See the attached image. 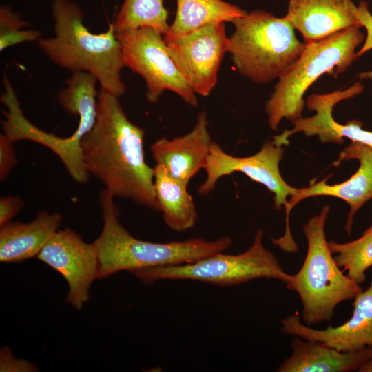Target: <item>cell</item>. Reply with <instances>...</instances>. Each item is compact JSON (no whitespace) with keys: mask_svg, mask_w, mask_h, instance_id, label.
I'll list each match as a JSON object with an SVG mask.
<instances>
[{"mask_svg":"<svg viewBox=\"0 0 372 372\" xmlns=\"http://www.w3.org/2000/svg\"><path fill=\"white\" fill-rule=\"evenodd\" d=\"M145 131L127 116L118 97L101 89L92 128L81 141L84 166L113 197L158 211L154 167L145 161Z\"/></svg>","mask_w":372,"mask_h":372,"instance_id":"1","label":"cell"},{"mask_svg":"<svg viewBox=\"0 0 372 372\" xmlns=\"http://www.w3.org/2000/svg\"><path fill=\"white\" fill-rule=\"evenodd\" d=\"M52 37L37 42L48 59L72 72H87L96 78L101 89L117 97L126 87L121 77L125 67L122 50L112 23L105 32L94 34L83 23V13L70 0H53Z\"/></svg>","mask_w":372,"mask_h":372,"instance_id":"2","label":"cell"},{"mask_svg":"<svg viewBox=\"0 0 372 372\" xmlns=\"http://www.w3.org/2000/svg\"><path fill=\"white\" fill-rule=\"evenodd\" d=\"M106 189L99 194L103 220L100 235L93 242L99 258L98 279L122 271L193 262L206 256L223 252L232 244L229 236L214 240L201 238L183 241L154 242L132 236L119 220V207Z\"/></svg>","mask_w":372,"mask_h":372,"instance_id":"3","label":"cell"},{"mask_svg":"<svg viewBox=\"0 0 372 372\" xmlns=\"http://www.w3.org/2000/svg\"><path fill=\"white\" fill-rule=\"evenodd\" d=\"M232 23L234 31L229 37L227 53L238 72L256 83L278 79L306 47L286 16L255 10Z\"/></svg>","mask_w":372,"mask_h":372,"instance_id":"4","label":"cell"},{"mask_svg":"<svg viewBox=\"0 0 372 372\" xmlns=\"http://www.w3.org/2000/svg\"><path fill=\"white\" fill-rule=\"evenodd\" d=\"M355 25L339 31L306 47L298 60L278 79L266 103L268 124L276 130L282 118L291 122L302 117L304 95L320 76L338 75L358 59L356 48L365 39Z\"/></svg>","mask_w":372,"mask_h":372,"instance_id":"5","label":"cell"},{"mask_svg":"<svg viewBox=\"0 0 372 372\" xmlns=\"http://www.w3.org/2000/svg\"><path fill=\"white\" fill-rule=\"evenodd\" d=\"M329 210L326 205L304 225L307 251L289 288L300 297L302 318L309 326L329 322L340 303L354 299L362 291L360 284L341 270L330 250L324 230Z\"/></svg>","mask_w":372,"mask_h":372,"instance_id":"6","label":"cell"},{"mask_svg":"<svg viewBox=\"0 0 372 372\" xmlns=\"http://www.w3.org/2000/svg\"><path fill=\"white\" fill-rule=\"evenodd\" d=\"M264 232L258 230L250 247L238 254L216 253L190 263L143 268L131 273L145 284L160 280H193L231 287L254 279L278 280L289 289L294 275L287 273L274 254L263 245Z\"/></svg>","mask_w":372,"mask_h":372,"instance_id":"7","label":"cell"},{"mask_svg":"<svg viewBox=\"0 0 372 372\" xmlns=\"http://www.w3.org/2000/svg\"><path fill=\"white\" fill-rule=\"evenodd\" d=\"M116 35L125 67L144 80L149 103L158 102L165 91H171L189 105L198 106L197 95L169 54L163 34L145 27L121 31Z\"/></svg>","mask_w":372,"mask_h":372,"instance_id":"8","label":"cell"},{"mask_svg":"<svg viewBox=\"0 0 372 372\" xmlns=\"http://www.w3.org/2000/svg\"><path fill=\"white\" fill-rule=\"evenodd\" d=\"M283 149L273 141H265L255 154L236 157L227 153L216 142L212 141L210 152L203 169L206 176L198 188L200 195L210 194L218 181L223 176L241 172L252 180L265 186L273 195L274 207H285L287 197L296 194L298 189L288 185L282 178L279 169Z\"/></svg>","mask_w":372,"mask_h":372,"instance_id":"9","label":"cell"},{"mask_svg":"<svg viewBox=\"0 0 372 372\" xmlns=\"http://www.w3.org/2000/svg\"><path fill=\"white\" fill-rule=\"evenodd\" d=\"M228 42L225 23L209 25L165 41L183 78L196 95L203 97L209 96L216 87Z\"/></svg>","mask_w":372,"mask_h":372,"instance_id":"10","label":"cell"},{"mask_svg":"<svg viewBox=\"0 0 372 372\" xmlns=\"http://www.w3.org/2000/svg\"><path fill=\"white\" fill-rule=\"evenodd\" d=\"M37 258L64 278L68 286L65 302L81 310L90 299L92 283L98 279L99 258L94 243L85 242L67 227L55 233Z\"/></svg>","mask_w":372,"mask_h":372,"instance_id":"11","label":"cell"},{"mask_svg":"<svg viewBox=\"0 0 372 372\" xmlns=\"http://www.w3.org/2000/svg\"><path fill=\"white\" fill-rule=\"evenodd\" d=\"M357 159L360 167L350 178L340 184L329 185L326 180L313 183L307 187L298 189L295 194L290 196L285 205L286 227L280 240L285 243H291L294 239L289 227V214L295 205L301 200L318 196H329L340 198L350 206L345 230L350 235L353 220L356 212L370 199H372V147L358 142L352 141L340 152L338 165L343 160Z\"/></svg>","mask_w":372,"mask_h":372,"instance_id":"12","label":"cell"},{"mask_svg":"<svg viewBox=\"0 0 372 372\" xmlns=\"http://www.w3.org/2000/svg\"><path fill=\"white\" fill-rule=\"evenodd\" d=\"M364 86L359 82L343 90L327 94H313L309 96L307 105L316 114L300 118L292 122L293 127L273 136V141L278 146L288 145L289 137L296 132H303L307 136H318L322 143H342L343 138L361 143L372 147V132L362 129V124L351 120L346 124L338 123L332 115L333 107L339 102L352 98L362 92Z\"/></svg>","mask_w":372,"mask_h":372,"instance_id":"13","label":"cell"},{"mask_svg":"<svg viewBox=\"0 0 372 372\" xmlns=\"http://www.w3.org/2000/svg\"><path fill=\"white\" fill-rule=\"evenodd\" d=\"M3 84L4 92L1 96V102L6 107L2 111L4 117L1 121L3 133L14 143L30 141L47 147L59 157L75 182L87 183L90 174L83 164L81 142L71 136H58L32 124L24 116L14 87L6 75Z\"/></svg>","mask_w":372,"mask_h":372,"instance_id":"14","label":"cell"},{"mask_svg":"<svg viewBox=\"0 0 372 372\" xmlns=\"http://www.w3.org/2000/svg\"><path fill=\"white\" fill-rule=\"evenodd\" d=\"M281 324L286 334L320 342L341 351L372 347V276L369 287L354 298L352 316L345 323L315 329L302 324L298 314H292L282 320Z\"/></svg>","mask_w":372,"mask_h":372,"instance_id":"15","label":"cell"},{"mask_svg":"<svg viewBox=\"0 0 372 372\" xmlns=\"http://www.w3.org/2000/svg\"><path fill=\"white\" fill-rule=\"evenodd\" d=\"M207 114L200 112L194 127L188 133L169 139L154 141L150 151L156 164L163 166L175 179L188 185L203 169L212 143Z\"/></svg>","mask_w":372,"mask_h":372,"instance_id":"16","label":"cell"},{"mask_svg":"<svg viewBox=\"0 0 372 372\" xmlns=\"http://www.w3.org/2000/svg\"><path fill=\"white\" fill-rule=\"evenodd\" d=\"M358 12L352 0H289L286 17L304 43L310 44L352 26H362Z\"/></svg>","mask_w":372,"mask_h":372,"instance_id":"17","label":"cell"},{"mask_svg":"<svg viewBox=\"0 0 372 372\" xmlns=\"http://www.w3.org/2000/svg\"><path fill=\"white\" fill-rule=\"evenodd\" d=\"M63 216L40 211L28 223L10 222L0 227V262H19L36 257L60 229Z\"/></svg>","mask_w":372,"mask_h":372,"instance_id":"18","label":"cell"},{"mask_svg":"<svg viewBox=\"0 0 372 372\" xmlns=\"http://www.w3.org/2000/svg\"><path fill=\"white\" fill-rule=\"evenodd\" d=\"M296 336L292 353L278 368L279 372H347L359 369L371 359V347L341 351L322 342Z\"/></svg>","mask_w":372,"mask_h":372,"instance_id":"19","label":"cell"},{"mask_svg":"<svg viewBox=\"0 0 372 372\" xmlns=\"http://www.w3.org/2000/svg\"><path fill=\"white\" fill-rule=\"evenodd\" d=\"M154 187L158 211L166 225L177 232L192 229L198 212L187 185L173 178L161 165L154 167Z\"/></svg>","mask_w":372,"mask_h":372,"instance_id":"20","label":"cell"},{"mask_svg":"<svg viewBox=\"0 0 372 372\" xmlns=\"http://www.w3.org/2000/svg\"><path fill=\"white\" fill-rule=\"evenodd\" d=\"M173 22L163 35L164 40H173L200 28L215 23H232L245 12L223 0H176Z\"/></svg>","mask_w":372,"mask_h":372,"instance_id":"21","label":"cell"},{"mask_svg":"<svg viewBox=\"0 0 372 372\" xmlns=\"http://www.w3.org/2000/svg\"><path fill=\"white\" fill-rule=\"evenodd\" d=\"M167 19L163 0H124L112 25L116 33L146 27L164 35Z\"/></svg>","mask_w":372,"mask_h":372,"instance_id":"22","label":"cell"},{"mask_svg":"<svg viewBox=\"0 0 372 372\" xmlns=\"http://www.w3.org/2000/svg\"><path fill=\"white\" fill-rule=\"evenodd\" d=\"M338 265L358 284L366 280V271L372 267V224L362 235L353 241L328 242Z\"/></svg>","mask_w":372,"mask_h":372,"instance_id":"23","label":"cell"},{"mask_svg":"<svg viewBox=\"0 0 372 372\" xmlns=\"http://www.w3.org/2000/svg\"><path fill=\"white\" fill-rule=\"evenodd\" d=\"M30 25L10 6L0 7V51L24 42L38 41L41 32L37 30H24Z\"/></svg>","mask_w":372,"mask_h":372,"instance_id":"24","label":"cell"},{"mask_svg":"<svg viewBox=\"0 0 372 372\" xmlns=\"http://www.w3.org/2000/svg\"><path fill=\"white\" fill-rule=\"evenodd\" d=\"M14 142L5 134H0V180L5 181L17 164Z\"/></svg>","mask_w":372,"mask_h":372,"instance_id":"25","label":"cell"},{"mask_svg":"<svg viewBox=\"0 0 372 372\" xmlns=\"http://www.w3.org/2000/svg\"><path fill=\"white\" fill-rule=\"evenodd\" d=\"M38 366L23 359L14 357L9 347H3L0 351L1 372H35Z\"/></svg>","mask_w":372,"mask_h":372,"instance_id":"26","label":"cell"},{"mask_svg":"<svg viewBox=\"0 0 372 372\" xmlns=\"http://www.w3.org/2000/svg\"><path fill=\"white\" fill-rule=\"evenodd\" d=\"M25 205V202L19 196H1L0 198V227L11 222Z\"/></svg>","mask_w":372,"mask_h":372,"instance_id":"27","label":"cell"},{"mask_svg":"<svg viewBox=\"0 0 372 372\" xmlns=\"http://www.w3.org/2000/svg\"><path fill=\"white\" fill-rule=\"evenodd\" d=\"M358 9L359 21L366 31L364 43L357 52V56L359 57L372 49V14L369 10L366 1H361L358 6Z\"/></svg>","mask_w":372,"mask_h":372,"instance_id":"28","label":"cell"},{"mask_svg":"<svg viewBox=\"0 0 372 372\" xmlns=\"http://www.w3.org/2000/svg\"><path fill=\"white\" fill-rule=\"evenodd\" d=\"M360 372H372V359L369 360L358 369Z\"/></svg>","mask_w":372,"mask_h":372,"instance_id":"29","label":"cell"},{"mask_svg":"<svg viewBox=\"0 0 372 372\" xmlns=\"http://www.w3.org/2000/svg\"><path fill=\"white\" fill-rule=\"evenodd\" d=\"M371 359H372V347H371Z\"/></svg>","mask_w":372,"mask_h":372,"instance_id":"30","label":"cell"}]
</instances>
